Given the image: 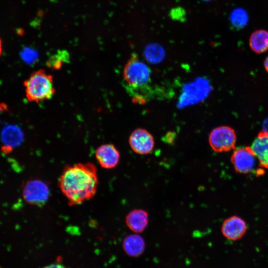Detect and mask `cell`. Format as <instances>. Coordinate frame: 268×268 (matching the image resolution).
Masks as SVG:
<instances>
[{"mask_svg":"<svg viewBox=\"0 0 268 268\" xmlns=\"http://www.w3.org/2000/svg\"><path fill=\"white\" fill-rule=\"evenodd\" d=\"M129 142L132 150L140 155L150 153L155 143L152 135L146 130L140 128L135 129L131 133Z\"/></svg>","mask_w":268,"mask_h":268,"instance_id":"7","label":"cell"},{"mask_svg":"<svg viewBox=\"0 0 268 268\" xmlns=\"http://www.w3.org/2000/svg\"><path fill=\"white\" fill-rule=\"evenodd\" d=\"M251 148L262 167L268 169V135L259 133Z\"/></svg>","mask_w":268,"mask_h":268,"instance_id":"11","label":"cell"},{"mask_svg":"<svg viewBox=\"0 0 268 268\" xmlns=\"http://www.w3.org/2000/svg\"><path fill=\"white\" fill-rule=\"evenodd\" d=\"M125 221L130 230L135 233H141L148 225V213L145 210L135 209L127 214Z\"/></svg>","mask_w":268,"mask_h":268,"instance_id":"10","label":"cell"},{"mask_svg":"<svg viewBox=\"0 0 268 268\" xmlns=\"http://www.w3.org/2000/svg\"><path fill=\"white\" fill-rule=\"evenodd\" d=\"M95 157L101 167L109 169L114 168L118 165L120 154L114 144H105L97 148Z\"/></svg>","mask_w":268,"mask_h":268,"instance_id":"8","label":"cell"},{"mask_svg":"<svg viewBox=\"0 0 268 268\" xmlns=\"http://www.w3.org/2000/svg\"><path fill=\"white\" fill-rule=\"evenodd\" d=\"M145 55L146 59L152 63H158L164 58V53L161 48L157 46H150L145 50Z\"/></svg>","mask_w":268,"mask_h":268,"instance_id":"17","label":"cell"},{"mask_svg":"<svg viewBox=\"0 0 268 268\" xmlns=\"http://www.w3.org/2000/svg\"><path fill=\"white\" fill-rule=\"evenodd\" d=\"M230 20L232 24L235 27L242 28L247 23L248 14L244 9L241 8H236L231 14Z\"/></svg>","mask_w":268,"mask_h":268,"instance_id":"16","label":"cell"},{"mask_svg":"<svg viewBox=\"0 0 268 268\" xmlns=\"http://www.w3.org/2000/svg\"><path fill=\"white\" fill-rule=\"evenodd\" d=\"M23 139V135L22 132L16 127L6 128L2 134V140L4 146L12 149L19 146Z\"/></svg>","mask_w":268,"mask_h":268,"instance_id":"14","label":"cell"},{"mask_svg":"<svg viewBox=\"0 0 268 268\" xmlns=\"http://www.w3.org/2000/svg\"><path fill=\"white\" fill-rule=\"evenodd\" d=\"M50 192L49 186L45 182L39 179H32L24 185L22 196L28 203L43 206L49 198Z\"/></svg>","mask_w":268,"mask_h":268,"instance_id":"4","label":"cell"},{"mask_svg":"<svg viewBox=\"0 0 268 268\" xmlns=\"http://www.w3.org/2000/svg\"><path fill=\"white\" fill-rule=\"evenodd\" d=\"M145 242L143 238L136 234L127 236L124 239L123 247L126 253L131 257H137L144 251Z\"/></svg>","mask_w":268,"mask_h":268,"instance_id":"12","label":"cell"},{"mask_svg":"<svg viewBox=\"0 0 268 268\" xmlns=\"http://www.w3.org/2000/svg\"><path fill=\"white\" fill-rule=\"evenodd\" d=\"M98 184L96 166L90 162L66 166L58 182L70 206L81 204L93 198Z\"/></svg>","mask_w":268,"mask_h":268,"instance_id":"1","label":"cell"},{"mask_svg":"<svg viewBox=\"0 0 268 268\" xmlns=\"http://www.w3.org/2000/svg\"><path fill=\"white\" fill-rule=\"evenodd\" d=\"M247 231L245 222L237 216L225 219L221 226L223 235L227 239L235 241L241 238Z\"/></svg>","mask_w":268,"mask_h":268,"instance_id":"9","label":"cell"},{"mask_svg":"<svg viewBox=\"0 0 268 268\" xmlns=\"http://www.w3.org/2000/svg\"><path fill=\"white\" fill-rule=\"evenodd\" d=\"M251 49L257 54H262L268 50V32L258 30L254 32L249 39Z\"/></svg>","mask_w":268,"mask_h":268,"instance_id":"13","label":"cell"},{"mask_svg":"<svg viewBox=\"0 0 268 268\" xmlns=\"http://www.w3.org/2000/svg\"><path fill=\"white\" fill-rule=\"evenodd\" d=\"M43 268H66L64 266L60 264H53L46 266Z\"/></svg>","mask_w":268,"mask_h":268,"instance_id":"19","label":"cell"},{"mask_svg":"<svg viewBox=\"0 0 268 268\" xmlns=\"http://www.w3.org/2000/svg\"><path fill=\"white\" fill-rule=\"evenodd\" d=\"M29 102L39 103L51 99L56 92L52 75L44 69L33 72L23 82Z\"/></svg>","mask_w":268,"mask_h":268,"instance_id":"2","label":"cell"},{"mask_svg":"<svg viewBox=\"0 0 268 268\" xmlns=\"http://www.w3.org/2000/svg\"><path fill=\"white\" fill-rule=\"evenodd\" d=\"M209 143L215 152L230 151L235 148L236 135L234 130L227 126H221L214 129L208 137Z\"/></svg>","mask_w":268,"mask_h":268,"instance_id":"5","label":"cell"},{"mask_svg":"<svg viewBox=\"0 0 268 268\" xmlns=\"http://www.w3.org/2000/svg\"><path fill=\"white\" fill-rule=\"evenodd\" d=\"M123 77L129 85L134 87L141 86L149 82L150 70L147 65L133 53L125 66Z\"/></svg>","mask_w":268,"mask_h":268,"instance_id":"3","label":"cell"},{"mask_svg":"<svg viewBox=\"0 0 268 268\" xmlns=\"http://www.w3.org/2000/svg\"><path fill=\"white\" fill-rule=\"evenodd\" d=\"M264 66L267 71L268 72V57L266 59L264 62Z\"/></svg>","mask_w":268,"mask_h":268,"instance_id":"20","label":"cell"},{"mask_svg":"<svg viewBox=\"0 0 268 268\" xmlns=\"http://www.w3.org/2000/svg\"><path fill=\"white\" fill-rule=\"evenodd\" d=\"M263 132L268 135V117L264 121L263 123Z\"/></svg>","mask_w":268,"mask_h":268,"instance_id":"18","label":"cell"},{"mask_svg":"<svg viewBox=\"0 0 268 268\" xmlns=\"http://www.w3.org/2000/svg\"><path fill=\"white\" fill-rule=\"evenodd\" d=\"M2 53V42L1 38H0V57Z\"/></svg>","mask_w":268,"mask_h":268,"instance_id":"21","label":"cell"},{"mask_svg":"<svg viewBox=\"0 0 268 268\" xmlns=\"http://www.w3.org/2000/svg\"><path fill=\"white\" fill-rule=\"evenodd\" d=\"M256 158L251 147L247 146L236 149L232 155L231 161L236 172L247 174L254 170Z\"/></svg>","mask_w":268,"mask_h":268,"instance_id":"6","label":"cell"},{"mask_svg":"<svg viewBox=\"0 0 268 268\" xmlns=\"http://www.w3.org/2000/svg\"><path fill=\"white\" fill-rule=\"evenodd\" d=\"M69 55L66 50H59L50 57L47 62V66L53 69L61 68L65 63H68Z\"/></svg>","mask_w":268,"mask_h":268,"instance_id":"15","label":"cell"}]
</instances>
